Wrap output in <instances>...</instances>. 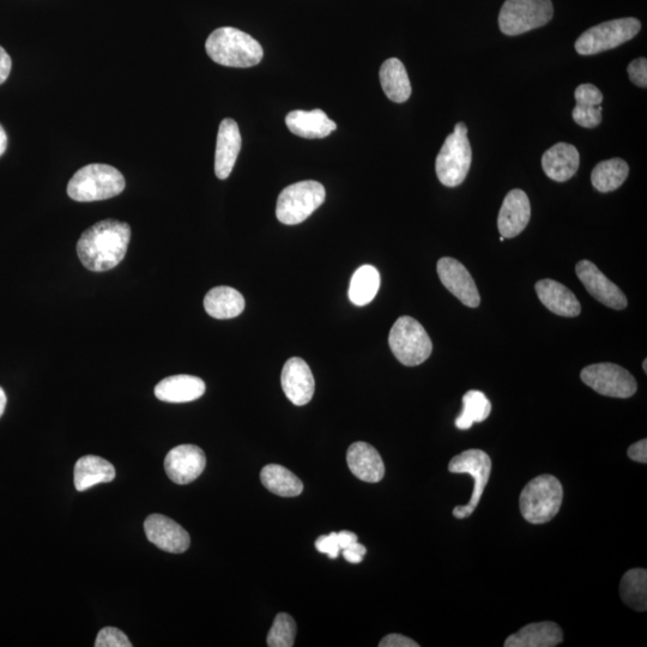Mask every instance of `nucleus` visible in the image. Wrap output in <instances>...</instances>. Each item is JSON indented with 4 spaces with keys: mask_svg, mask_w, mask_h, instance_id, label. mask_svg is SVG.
<instances>
[{
    "mask_svg": "<svg viewBox=\"0 0 647 647\" xmlns=\"http://www.w3.org/2000/svg\"><path fill=\"white\" fill-rule=\"evenodd\" d=\"M205 50L215 63L229 68H251L264 57L263 47L256 39L232 27L214 30L205 42Z\"/></svg>",
    "mask_w": 647,
    "mask_h": 647,
    "instance_id": "nucleus-2",
    "label": "nucleus"
},
{
    "mask_svg": "<svg viewBox=\"0 0 647 647\" xmlns=\"http://www.w3.org/2000/svg\"><path fill=\"white\" fill-rule=\"evenodd\" d=\"M131 240L128 223L105 220L87 229L77 244L78 258L90 271L104 272L123 262Z\"/></svg>",
    "mask_w": 647,
    "mask_h": 647,
    "instance_id": "nucleus-1",
    "label": "nucleus"
},
{
    "mask_svg": "<svg viewBox=\"0 0 647 647\" xmlns=\"http://www.w3.org/2000/svg\"><path fill=\"white\" fill-rule=\"evenodd\" d=\"M316 548L319 553L328 554L330 559L338 558L341 548L340 543H338L337 532L320 536L316 541Z\"/></svg>",
    "mask_w": 647,
    "mask_h": 647,
    "instance_id": "nucleus-36",
    "label": "nucleus"
},
{
    "mask_svg": "<svg viewBox=\"0 0 647 647\" xmlns=\"http://www.w3.org/2000/svg\"><path fill=\"white\" fill-rule=\"evenodd\" d=\"M347 463L352 474L361 481L377 483L384 479L385 465L382 456L364 441H358L349 447Z\"/></svg>",
    "mask_w": 647,
    "mask_h": 647,
    "instance_id": "nucleus-19",
    "label": "nucleus"
},
{
    "mask_svg": "<svg viewBox=\"0 0 647 647\" xmlns=\"http://www.w3.org/2000/svg\"><path fill=\"white\" fill-rule=\"evenodd\" d=\"M324 186L318 181H300L286 187L278 196L276 216L287 226L299 225L325 202Z\"/></svg>",
    "mask_w": 647,
    "mask_h": 647,
    "instance_id": "nucleus-6",
    "label": "nucleus"
},
{
    "mask_svg": "<svg viewBox=\"0 0 647 647\" xmlns=\"http://www.w3.org/2000/svg\"><path fill=\"white\" fill-rule=\"evenodd\" d=\"M6 147H8V136H6L3 126L0 125V156L4 155Z\"/></svg>",
    "mask_w": 647,
    "mask_h": 647,
    "instance_id": "nucleus-43",
    "label": "nucleus"
},
{
    "mask_svg": "<svg viewBox=\"0 0 647 647\" xmlns=\"http://www.w3.org/2000/svg\"><path fill=\"white\" fill-rule=\"evenodd\" d=\"M205 383L201 378L179 374L161 380L155 388V396L162 402L189 403L201 398L205 393Z\"/></svg>",
    "mask_w": 647,
    "mask_h": 647,
    "instance_id": "nucleus-22",
    "label": "nucleus"
},
{
    "mask_svg": "<svg viewBox=\"0 0 647 647\" xmlns=\"http://www.w3.org/2000/svg\"><path fill=\"white\" fill-rule=\"evenodd\" d=\"M379 76L384 93L391 101L403 104L409 100L411 84L407 69L401 60L397 58L386 60L380 68Z\"/></svg>",
    "mask_w": 647,
    "mask_h": 647,
    "instance_id": "nucleus-28",
    "label": "nucleus"
},
{
    "mask_svg": "<svg viewBox=\"0 0 647 647\" xmlns=\"http://www.w3.org/2000/svg\"><path fill=\"white\" fill-rule=\"evenodd\" d=\"M12 60L8 53L0 46V84H3L10 76Z\"/></svg>",
    "mask_w": 647,
    "mask_h": 647,
    "instance_id": "nucleus-41",
    "label": "nucleus"
},
{
    "mask_svg": "<svg viewBox=\"0 0 647 647\" xmlns=\"http://www.w3.org/2000/svg\"><path fill=\"white\" fill-rule=\"evenodd\" d=\"M580 377L589 388L607 397L630 398L638 388L636 379L630 372L608 362L585 367Z\"/></svg>",
    "mask_w": 647,
    "mask_h": 647,
    "instance_id": "nucleus-11",
    "label": "nucleus"
},
{
    "mask_svg": "<svg viewBox=\"0 0 647 647\" xmlns=\"http://www.w3.org/2000/svg\"><path fill=\"white\" fill-rule=\"evenodd\" d=\"M296 624L292 616L280 613L276 616L268 636L270 647H292L295 644Z\"/></svg>",
    "mask_w": 647,
    "mask_h": 647,
    "instance_id": "nucleus-34",
    "label": "nucleus"
},
{
    "mask_svg": "<svg viewBox=\"0 0 647 647\" xmlns=\"http://www.w3.org/2000/svg\"><path fill=\"white\" fill-rule=\"evenodd\" d=\"M380 647H419L420 645L414 642L413 639L402 636V634H389L382 642L379 643Z\"/></svg>",
    "mask_w": 647,
    "mask_h": 647,
    "instance_id": "nucleus-39",
    "label": "nucleus"
},
{
    "mask_svg": "<svg viewBox=\"0 0 647 647\" xmlns=\"http://www.w3.org/2000/svg\"><path fill=\"white\" fill-rule=\"evenodd\" d=\"M538 299L556 316L574 318L582 312V306L570 289L553 280H542L535 286Z\"/></svg>",
    "mask_w": 647,
    "mask_h": 647,
    "instance_id": "nucleus-20",
    "label": "nucleus"
},
{
    "mask_svg": "<svg viewBox=\"0 0 647 647\" xmlns=\"http://www.w3.org/2000/svg\"><path fill=\"white\" fill-rule=\"evenodd\" d=\"M473 151L468 138V128L464 123H458L455 131L441 147L435 161V172L441 184L456 187L463 184L470 171Z\"/></svg>",
    "mask_w": 647,
    "mask_h": 647,
    "instance_id": "nucleus-5",
    "label": "nucleus"
},
{
    "mask_svg": "<svg viewBox=\"0 0 647 647\" xmlns=\"http://www.w3.org/2000/svg\"><path fill=\"white\" fill-rule=\"evenodd\" d=\"M449 471L452 474H468L473 477L474 491L468 505L457 506L453 510V516L457 519H464L473 515L479 506L483 492H485L489 477L492 473V459L482 450H467L456 457H453L449 464Z\"/></svg>",
    "mask_w": 647,
    "mask_h": 647,
    "instance_id": "nucleus-10",
    "label": "nucleus"
},
{
    "mask_svg": "<svg viewBox=\"0 0 647 647\" xmlns=\"http://www.w3.org/2000/svg\"><path fill=\"white\" fill-rule=\"evenodd\" d=\"M580 163L576 147L568 143H558L544 153L542 168L547 177L565 183L576 175Z\"/></svg>",
    "mask_w": 647,
    "mask_h": 647,
    "instance_id": "nucleus-21",
    "label": "nucleus"
},
{
    "mask_svg": "<svg viewBox=\"0 0 647 647\" xmlns=\"http://www.w3.org/2000/svg\"><path fill=\"white\" fill-rule=\"evenodd\" d=\"M344 559H346L350 564H360L364 560V556L367 553L365 546H362L359 542H354L350 544L347 548L342 550Z\"/></svg>",
    "mask_w": 647,
    "mask_h": 647,
    "instance_id": "nucleus-38",
    "label": "nucleus"
},
{
    "mask_svg": "<svg viewBox=\"0 0 647 647\" xmlns=\"http://www.w3.org/2000/svg\"><path fill=\"white\" fill-rule=\"evenodd\" d=\"M628 75H630V80L640 88L647 87V60L646 58H639L633 60V62L628 65Z\"/></svg>",
    "mask_w": 647,
    "mask_h": 647,
    "instance_id": "nucleus-37",
    "label": "nucleus"
},
{
    "mask_svg": "<svg viewBox=\"0 0 647 647\" xmlns=\"http://www.w3.org/2000/svg\"><path fill=\"white\" fill-rule=\"evenodd\" d=\"M577 105L572 117L574 122L585 129H595L602 123L603 94L594 84H582L574 92Z\"/></svg>",
    "mask_w": 647,
    "mask_h": 647,
    "instance_id": "nucleus-25",
    "label": "nucleus"
},
{
    "mask_svg": "<svg viewBox=\"0 0 647 647\" xmlns=\"http://www.w3.org/2000/svg\"><path fill=\"white\" fill-rule=\"evenodd\" d=\"M244 296L231 287H216L204 298V308L210 317L232 319L240 316L245 310Z\"/></svg>",
    "mask_w": 647,
    "mask_h": 647,
    "instance_id": "nucleus-27",
    "label": "nucleus"
},
{
    "mask_svg": "<svg viewBox=\"0 0 647 647\" xmlns=\"http://www.w3.org/2000/svg\"><path fill=\"white\" fill-rule=\"evenodd\" d=\"M621 600L637 612L647 610V572L634 568L625 573L620 583Z\"/></svg>",
    "mask_w": 647,
    "mask_h": 647,
    "instance_id": "nucleus-32",
    "label": "nucleus"
},
{
    "mask_svg": "<svg viewBox=\"0 0 647 647\" xmlns=\"http://www.w3.org/2000/svg\"><path fill=\"white\" fill-rule=\"evenodd\" d=\"M564 640V632L555 622L530 624L506 639L505 647H555Z\"/></svg>",
    "mask_w": 647,
    "mask_h": 647,
    "instance_id": "nucleus-23",
    "label": "nucleus"
},
{
    "mask_svg": "<svg viewBox=\"0 0 647 647\" xmlns=\"http://www.w3.org/2000/svg\"><path fill=\"white\" fill-rule=\"evenodd\" d=\"M577 276L588 292L601 304L613 310H625L627 299L615 283L608 280L603 272L589 260H582L576 266Z\"/></svg>",
    "mask_w": 647,
    "mask_h": 647,
    "instance_id": "nucleus-14",
    "label": "nucleus"
},
{
    "mask_svg": "<svg viewBox=\"0 0 647 647\" xmlns=\"http://www.w3.org/2000/svg\"><path fill=\"white\" fill-rule=\"evenodd\" d=\"M379 288V271L372 265H362L350 281L349 299L356 306H366L376 298Z\"/></svg>",
    "mask_w": 647,
    "mask_h": 647,
    "instance_id": "nucleus-30",
    "label": "nucleus"
},
{
    "mask_svg": "<svg viewBox=\"0 0 647 647\" xmlns=\"http://www.w3.org/2000/svg\"><path fill=\"white\" fill-rule=\"evenodd\" d=\"M630 167L622 159H610L598 163L591 174V183L597 191L608 193L624 185Z\"/></svg>",
    "mask_w": 647,
    "mask_h": 647,
    "instance_id": "nucleus-31",
    "label": "nucleus"
},
{
    "mask_svg": "<svg viewBox=\"0 0 647 647\" xmlns=\"http://www.w3.org/2000/svg\"><path fill=\"white\" fill-rule=\"evenodd\" d=\"M96 647H132L126 634L116 627H105L98 634Z\"/></svg>",
    "mask_w": 647,
    "mask_h": 647,
    "instance_id": "nucleus-35",
    "label": "nucleus"
},
{
    "mask_svg": "<svg viewBox=\"0 0 647 647\" xmlns=\"http://www.w3.org/2000/svg\"><path fill=\"white\" fill-rule=\"evenodd\" d=\"M640 29L642 23L634 17L603 22L580 35L574 47L580 56H594L636 38Z\"/></svg>",
    "mask_w": 647,
    "mask_h": 647,
    "instance_id": "nucleus-8",
    "label": "nucleus"
},
{
    "mask_svg": "<svg viewBox=\"0 0 647 647\" xmlns=\"http://www.w3.org/2000/svg\"><path fill=\"white\" fill-rule=\"evenodd\" d=\"M338 543H340V548L343 550L350 546L354 542H358V536L352 531H341L337 532Z\"/></svg>",
    "mask_w": 647,
    "mask_h": 647,
    "instance_id": "nucleus-42",
    "label": "nucleus"
},
{
    "mask_svg": "<svg viewBox=\"0 0 647 647\" xmlns=\"http://www.w3.org/2000/svg\"><path fill=\"white\" fill-rule=\"evenodd\" d=\"M290 132L295 136L307 139L325 138L337 129L334 120H331L322 110L293 111L286 118Z\"/></svg>",
    "mask_w": 647,
    "mask_h": 647,
    "instance_id": "nucleus-24",
    "label": "nucleus"
},
{
    "mask_svg": "<svg viewBox=\"0 0 647 647\" xmlns=\"http://www.w3.org/2000/svg\"><path fill=\"white\" fill-rule=\"evenodd\" d=\"M628 457L634 462L638 463H647V440L643 439L638 441V443L630 446V449L627 451Z\"/></svg>",
    "mask_w": 647,
    "mask_h": 647,
    "instance_id": "nucleus-40",
    "label": "nucleus"
},
{
    "mask_svg": "<svg viewBox=\"0 0 647 647\" xmlns=\"http://www.w3.org/2000/svg\"><path fill=\"white\" fill-rule=\"evenodd\" d=\"M438 275L445 288L455 295L463 305L471 308L480 306V293L474 278L457 259L441 258L438 262Z\"/></svg>",
    "mask_w": 647,
    "mask_h": 647,
    "instance_id": "nucleus-12",
    "label": "nucleus"
},
{
    "mask_svg": "<svg viewBox=\"0 0 647 647\" xmlns=\"http://www.w3.org/2000/svg\"><path fill=\"white\" fill-rule=\"evenodd\" d=\"M552 0H506L499 14L501 32L517 36L546 26L552 20Z\"/></svg>",
    "mask_w": 647,
    "mask_h": 647,
    "instance_id": "nucleus-9",
    "label": "nucleus"
},
{
    "mask_svg": "<svg viewBox=\"0 0 647 647\" xmlns=\"http://www.w3.org/2000/svg\"><path fill=\"white\" fill-rule=\"evenodd\" d=\"M260 481L269 492L282 498H294L304 491V483L292 471L278 464H269L260 473Z\"/></svg>",
    "mask_w": 647,
    "mask_h": 647,
    "instance_id": "nucleus-29",
    "label": "nucleus"
},
{
    "mask_svg": "<svg viewBox=\"0 0 647 647\" xmlns=\"http://www.w3.org/2000/svg\"><path fill=\"white\" fill-rule=\"evenodd\" d=\"M491 413L492 404L485 393L470 390L463 397V410L457 417L456 427L461 431H467L474 423L486 421Z\"/></svg>",
    "mask_w": 647,
    "mask_h": 647,
    "instance_id": "nucleus-33",
    "label": "nucleus"
},
{
    "mask_svg": "<svg viewBox=\"0 0 647 647\" xmlns=\"http://www.w3.org/2000/svg\"><path fill=\"white\" fill-rule=\"evenodd\" d=\"M530 216L531 207L528 195L519 189L507 193L498 216L501 237L516 238L528 226Z\"/></svg>",
    "mask_w": 647,
    "mask_h": 647,
    "instance_id": "nucleus-17",
    "label": "nucleus"
},
{
    "mask_svg": "<svg viewBox=\"0 0 647 647\" xmlns=\"http://www.w3.org/2000/svg\"><path fill=\"white\" fill-rule=\"evenodd\" d=\"M207 457L201 447L180 445L168 452L165 459L166 474L177 485H189L202 475Z\"/></svg>",
    "mask_w": 647,
    "mask_h": 647,
    "instance_id": "nucleus-13",
    "label": "nucleus"
},
{
    "mask_svg": "<svg viewBox=\"0 0 647 647\" xmlns=\"http://www.w3.org/2000/svg\"><path fill=\"white\" fill-rule=\"evenodd\" d=\"M281 383L289 401L298 407L310 403L316 390L311 368L300 358H292L286 362Z\"/></svg>",
    "mask_w": 647,
    "mask_h": 647,
    "instance_id": "nucleus-16",
    "label": "nucleus"
},
{
    "mask_svg": "<svg viewBox=\"0 0 647 647\" xmlns=\"http://www.w3.org/2000/svg\"><path fill=\"white\" fill-rule=\"evenodd\" d=\"M241 149L239 126L233 119L222 120L217 135L215 153V174L221 180L231 175Z\"/></svg>",
    "mask_w": 647,
    "mask_h": 647,
    "instance_id": "nucleus-18",
    "label": "nucleus"
},
{
    "mask_svg": "<svg viewBox=\"0 0 647 647\" xmlns=\"http://www.w3.org/2000/svg\"><path fill=\"white\" fill-rule=\"evenodd\" d=\"M75 487L78 492L87 491L100 483L116 479L113 464L98 456H84L75 465Z\"/></svg>",
    "mask_w": 647,
    "mask_h": 647,
    "instance_id": "nucleus-26",
    "label": "nucleus"
},
{
    "mask_svg": "<svg viewBox=\"0 0 647 647\" xmlns=\"http://www.w3.org/2000/svg\"><path fill=\"white\" fill-rule=\"evenodd\" d=\"M646 362H647V361H646V360H644L643 367H644V372H645V373H647V366H646L647 364H646Z\"/></svg>",
    "mask_w": 647,
    "mask_h": 647,
    "instance_id": "nucleus-45",
    "label": "nucleus"
},
{
    "mask_svg": "<svg viewBox=\"0 0 647 647\" xmlns=\"http://www.w3.org/2000/svg\"><path fill=\"white\" fill-rule=\"evenodd\" d=\"M393 355L402 365L415 367L423 364L432 354L431 337L416 319L404 316L393 324L389 336Z\"/></svg>",
    "mask_w": 647,
    "mask_h": 647,
    "instance_id": "nucleus-7",
    "label": "nucleus"
},
{
    "mask_svg": "<svg viewBox=\"0 0 647 647\" xmlns=\"http://www.w3.org/2000/svg\"><path fill=\"white\" fill-rule=\"evenodd\" d=\"M562 500H564V488L555 476H537L524 487L520 494V513L530 524H546L558 515Z\"/></svg>",
    "mask_w": 647,
    "mask_h": 647,
    "instance_id": "nucleus-4",
    "label": "nucleus"
},
{
    "mask_svg": "<svg viewBox=\"0 0 647 647\" xmlns=\"http://www.w3.org/2000/svg\"><path fill=\"white\" fill-rule=\"evenodd\" d=\"M144 531L149 542L167 553L181 554L190 548L189 532L166 516H149L145 519Z\"/></svg>",
    "mask_w": 647,
    "mask_h": 647,
    "instance_id": "nucleus-15",
    "label": "nucleus"
},
{
    "mask_svg": "<svg viewBox=\"0 0 647 647\" xmlns=\"http://www.w3.org/2000/svg\"><path fill=\"white\" fill-rule=\"evenodd\" d=\"M500 241H501V243H504L505 238H504V237H501V238H500Z\"/></svg>",
    "mask_w": 647,
    "mask_h": 647,
    "instance_id": "nucleus-46",
    "label": "nucleus"
},
{
    "mask_svg": "<svg viewBox=\"0 0 647 647\" xmlns=\"http://www.w3.org/2000/svg\"><path fill=\"white\" fill-rule=\"evenodd\" d=\"M6 403H8V397H6L5 391L2 386H0V417L4 415Z\"/></svg>",
    "mask_w": 647,
    "mask_h": 647,
    "instance_id": "nucleus-44",
    "label": "nucleus"
},
{
    "mask_svg": "<svg viewBox=\"0 0 647 647\" xmlns=\"http://www.w3.org/2000/svg\"><path fill=\"white\" fill-rule=\"evenodd\" d=\"M122 173L110 165L93 163L77 171L68 185V195L76 202L105 201L117 197L125 189Z\"/></svg>",
    "mask_w": 647,
    "mask_h": 647,
    "instance_id": "nucleus-3",
    "label": "nucleus"
}]
</instances>
